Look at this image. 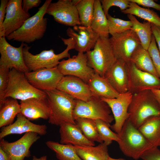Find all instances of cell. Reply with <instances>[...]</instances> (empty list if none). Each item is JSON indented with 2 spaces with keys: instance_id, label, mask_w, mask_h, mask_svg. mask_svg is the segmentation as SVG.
Segmentation results:
<instances>
[{
  "instance_id": "cell-1",
  "label": "cell",
  "mask_w": 160,
  "mask_h": 160,
  "mask_svg": "<svg viewBox=\"0 0 160 160\" xmlns=\"http://www.w3.org/2000/svg\"><path fill=\"white\" fill-rule=\"evenodd\" d=\"M44 91L47 95L50 111L48 122L59 126L65 122L76 124L73 116L76 99L57 89Z\"/></svg>"
},
{
  "instance_id": "cell-2",
  "label": "cell",
  "mask_w": 160,
  "mask_h": 160,
  "mask_svg": "<svg viewBox=\"0 0 160 160\" xmlns=\"http://www.w3.org/2000/svg\"><path fill=\"white\" fill-rule=\"evenodd\" d=\"M118 134L117 142L124 154L137 160L153 146L128 119Z\"/></svg>"
},
{
  "instance_id": "cell-3",
  "label": "cell",
  "mask_w": 160,
  "mask_h": 160,
  "mask_svg": "<svg viewBox=\"0 0 160 160\" xmlns=\"http://www.w3.org/2000/svg\"><path fill=\"white\" fill-rule=\"evenodd\" d=\"M52 1L46 0L34 15L28 19L18 30L8 36L7 39L25 44L41 39L46 31L47 23V19L44 16Z\"/></svg>"
},
{
  "instance_id": "cell-4",
  "label": "cell",
  "mask_w": 160,
  "mask_h": 160,
  "mask_svg": "<svg viewBox=\"0 0 160 160\" xmlns=\"http://www.w3.org/2000/svg\"><path fill=\"white\" fill-rule=\"evenodd\" d=\"M66 48L62 52L56 54L54 50H44L39 53L34 55L29 51L31 47L25 44L23 49V55L25 65L30 72L38 69L51 68L57 66L60 60L64 58L70 57V50L75 49V42L71 38H61Z\"/></svg>"
},
{
  "instance_id": "cell-5",
  "label": "cell",
  "mask_w": 160,
  "mask_h": 160,
  "mask_svg": "<svg viewBox=\"0 0 160 160\" xmlns=\"http://www.w3.org/2000/svg\"><path fill=\"white\" fill-rule=\"evenodd\" d=\"M128 119L137 129L148 118L160 116V106L150 90L133 94Z\"/></svg>"
},
{
  "instance_id": "cell-6",
  "label": "cell",
  "mask_w": 160,
  "mask_h": 160,
  "mask_svg": "<svg viewBox=\"0 0 160 160\" xmlns=\"http://www.w3.org/2000/svg\"><path fill=\"white\" fill-rule=\"evenodd\" d=\"M85 54L89 65L103 77L117 60L109 37L100 36L93 49Z\"/></svg>"
},
{
  "instance_id": "cell-7",
  "label": "cell",
  "mask_w": 160,
  "mask_h": 160,
  "mask_svg": "<svg viewBox=\"0 0 160 160\" xmlns=\"http://www.w3.org/2000/svg\"><path fill=\"white\" fill-rule=\"evenodd\" d=\"M10 97L24 100L33 98H47L43 91L33 86L27 80L25 73L12 68L10 70L8 87L4 98Z\"/></svg>"
},
{
  "instance_id": "cell-8",
  "label": "cell",
  "mask_w": 160,
  "mask_h": 160,
  "mask_svg": "<svg viewBox=\"0 0 160 160\" xmlns=\"http://www.w3.org/2000/svg\"><path fill=\"white\" fill-rule=\"evenodd\" d=\"M111 113L105 102L100 97L93 96L87 101L76 99L73 116L74 120L78 117H84L100 119L110 124L114 120Z\"/></svg>"
},
{
  "instance_id": "cell-9",
  "label": "cell",
  "mask_w": 160,
  "mask_h": 160,
  "mask_svg": "<svg viewBox=\"0 0 160 160\" xmlns=\"http://www.w3.org/2000/svg\"><path fill=\"white\" fill-rule=\"evenodd\" d=\"M128 91L132 94L146 90L160 89V79L138 69L132 63H126Z\"/></svg>"
},
{
  "instance_id": "cell-10",
  "label": "cell",
  "mask_w": 160,
  "mask_h": 160,
  "mask_svg": "<svg viewBox=\"0 0 160 160\" xmlns=\"http://www.w3.org/2000/svg\"><path fill=\"white\" fill-rule=\"evenodd\" d=\"M110 39L117 60L126 63L130 62L132 54L141 45L139 38L132 28L112 36Z\"/></svg>"
},
{
  "instance_id": "cell-11",
  "label": "cell",
  "mask_w": 160,
  "mask_h": 160,
  "mask_svg": "<svg viewBox=\"0 0 160 160\" xmlns=\"http://www.w3.org/2000/svg\"><path fill=\"white\" fill-rule=\"evenodd\" d=\"M57 67L64 76L77 77L87 84L95 73L89 65L86 54L83 52H78L76 55L66 60H63Z\"/></svg>"
},
{
  "instance_id": "cell-12",
  "label": "cell",
  "mask_w": 160,
  "mask_h": 160,
  "mask_svg": "<svg viewBox=\"0 0 160 160\" xmlns=\"http://www.w3.org/2000/svg\"><path fill=\"white\" fill-rule=\"evenodd\" d=\"M46 14L51 15L58 23L73 27L81 25L78 12L72 0H59L51 2Z\"/></svg>"
},
{
  "instance_id": "cell-13",
  "label": "cell",
  "mask_w": 160,
  "mask_h": 160,
  "mask_svg": "<svg viewBox=\"0 0 160 160\" xmlns=\"http://www.w3.org/2000/svg\"><path fill=\"white\" fill-rule=\"evenodd\" d=\"M22 0H9L7 7L5 17L0 30V38L7 37L20 28L30 17L22 7Z\"/></svg>"
},
{
  "instance_id": "cell-14",
  "label": "cell",
  "mask_w": 160,
  "mask_h": 160,
  "mask_svg": "<svg viewBox=\"0 0 160 160\" xmlns=\"http://www.w3.org/2000/svg\"><path fill=\"white\" fill-rule=\"evenodd\" d=\"M29 83L34 87L43 91L56 89L64 76L57 66L51 68H41L25 73Z\"/></svg>"
},
{
  "instance_id": "cell-15",
  "label": "cell",
  "mask_w": 160,
  "mask_h": 160,
  "mask_svg": "<svg viewBox=\"0 0 160 160\" xmlns=\"http://www.w3.org/2000/svg\"><path fill=\"white\" fill-rule=\"evenodd\" d=\"M25 43L22 42L19 47H15L9 43L5 37L0 38V66L10 69L15 68L25 73L30 72L25 63L23 49Z\"/></svg>"
},
{
  "instance_id": "cell-16",
  "label": "cell",
  "mask_w": 160,
  "mask_h": 160,
  "mask_svg": "<svg viewBox=\"0 0 160 160\" xmlns=\"http://www.w3.org/2000/svg\"><path fill=\"white\" fill-rule=\"evenodd\" d=\"M39 135L35 132H27L20 138L12 142H9L2 139L0 142V147L7 153L9 160H23L25 158L30 156V149L40 138Z\"/></svg>"
},
{
  "instance_id": "cell-17",
  "label": "cell",
  "mask_w": 160,
  "mask_h": 160,
  "mask_svg": "<svg viewBox=\"0 0 160 160\" xmlns=\"http://www.w3.org/2000/svg\"><path fill=\"white\" fill-rule=\"evenodd\" d=\"M132 95L131 93L128 91L120 94L118 97L115 98H100L108 104L113 114L115 123L110 128L117 133L120 132L129 118L128 109Z\"/></svg>"
},
{
  "instance_id": "cell-18",
  "label": "cell",
  "mask_w": 160,
  "mask_h": 160,
  "mask_svg": "<svg viewBox=\"0 0 160 160\" xmlns=\"http://www.w3.org/2000/svg\"><path fill=\"white\" fill-rule=\"evenodd\" d=\"M67 35L75 42V49L78 52H87L93 49L99 35L90 27L76 25L73 28H68Z\"/></svg>"
},
{
  "instance_id": "cell-19",
  "label": "cell",
  "mask_w": 160,
  "mask_h": 160,
  "mask_svg": "<svg viewBox=\"0 0 160 160\" xmlns=\"http://www.w3.org/2000/svg\"><path fill=\"white\" fill-rule=\"evenodd\" d=\"M56 89L76 99L84 101H88L93 96L88 84L79 78L73 76H63Z\"/></svg>"
},
{
  "instance_id": "cell-20",
  "label": "cell",
  "mask_w": 160,
  "mask_h": 160,
  "mask_svg": "<svg viewBox=\"0 0 160 160\" xmlns=\"http://www.w3.org/2000/svg\"><path fill=\"white\" fill-rule=\"evenodd\" d=\"M17 117L14 122L2 128L0 133V140L10 135L29 132H35L41 135L47 134V127L46 125L34 124L20 113L17 115Z\"/></svg>"
},
{
  "instance_id": "cell-21",
  "label": "cell",
  "mask_w": 160,
  "mask_h": 160,
  "mask_svg": "<svg viewBox=\"0 0 160 160\" xmlns=\"http://www.w3.org/2000/svg\"><path fill=\"white\" fill-rule=\"evenodd\" d=\"M20 113L30 121L48 119L50 111L47 98H33L20 101Z\"/></svg>"
},
{
  "instance_id": "cell-22",
  "label": "cell",
  "mask_w": 160,
  "mask_h": 160,
  "mask_svg": "<svg viewBox=\"0 0 160 160\" xmlns=\"http://www.w3.org/2000/svg\"><path fill=\"white\" fill-rule=\"evenodd\" d=\"M104 77L119 94L128 91V78L126 63L117 60Z\"/></svg>"
},
{
  "instance_id": "cell-23",
  "label": "cell",
  "mask_w": 160,
  "mask_h": 160,
  "mask_svg": "<svg viewBox=\"0 0 160 160\" xmlns=\"http://www.w3.org/2000/svg\"><path fill=\"white\" fill-rule=\"evenodd\" d=\"M59 126L60 143L74 146H95V143L88 140L76 124L65 122Z\"/></svg>"
},
{
  "instance_id": "cell-24",
  "label": "cell",
  "mask_w": 160,
  "mask_h": 160,
  "mask_svg": "<svg viewBox=\"0 0 160 160\" xmlns=\"http://www.w3.org/2000/svg\"><path fill=\"white\" fill-rule=\"evenodd\" d=\"M93 96L113 99L120 95L106 79L95 72L87 83Z\"/></svg>"
},
{
  "instance_id": "cell-25",
  "label": "cell",
  "mask_w": 160,
  "mask_h": 160,
  "mask_svg": "<svg viewBox=\"0 0 160 160\" xmlns=\"http://www.w3.org/2000/svg\"><path fill=\"white\" fill-rule=\"evenodd\" d=\"M147 140L153 146L160 144V116L148 118L138 129Z\"/></svg>"
},
{
  "instance_id": "cell-26",
  "label": "cell",
  "mask_w": 160,
  "mask_h": 160,
  "mask_svg": "<svg viewBox=\"0 0 160 160\" xmlns=\"http://www.w3.org/2000/svg\"><path fill=\"white\" fill-rule=\"evenodd\" d=\"M90 27L100 36L109 37L108 19L100 0L95 1L94 13Z\"/></svg>"
},
{
  "instance_id": "cell-27",
  "label": "cell",
  "mask_w": 160,
  "mask_h": 160,
  "mask_svg": "<svg viewBox=\"0 0 160 160\" xmlns=\"http://www.w3.org/2000/svg\"><path fill=\"white\" fill-rule=\"evenodd\" d=\"M130 62L134 63L139 69L159 78L148 50L143 48L141 45L134 51Z\"/></svg>"
},
{
  "instance_id": "cell-28",
  "label": "cell",
  "mask_w": 160,
  "mask_h": 160,
  "mask_svg": "<svg viewBox=\"0 0 160 160\" xmlns=\"http://www.w3.org/2000/svg\"><path fill=\"white\" fill-rule=\"evenodd\" d=\"M78 155L83 160H108V146L104 142L96 146H75Z\"/></svg>"
},
{
  "instance_id": "cell-29",
  "label": "cell",
  "mask_w": 160,
  "mask_h": 160,
  "mask_svg": "<svg viewBox=\"0 0 160 160\" xmlns=\"http://www.w3.org/2000/svg\"><path fill=\"white\" fill-rule=\"evenodd\" d=\"M20 113V105L17 100L10 97L7 98L0 105V127L13 123L16 116Z\"/></svg>"
},
{
  "instance_id": "cell-30",
  "label": "cell",
  "mask_w": 160,
  "mask_h": 160,
  "mask_svg": "<svg viewBox=\"0 0 160 160\" xmlns=\"http://www.w3.org/2000/svg\"><path fill=\"white\" fill-rule=\"evenodd\" d=\"M127 16L132 22V28L139 38L142 46L148 50L153 35L151 23L148 21L141 23L131 14H127Z\"/></svg>"
},
{
  "instance_id": "cell-31",
  "label": "cell",
  "mask_w": 160,
  "mask_h": 160,
  "mask_svg": "<svg viewBox=\"0 0 160 160\" xmlns=\"http://www.w3.org/2000/svg\"><path fill=\"white\" fill-rule=\"evenodd\" d=\"M45 143L49 148L55 152L59 160H83L77 154L74 145L52 141H48Z\"/></svg>"
},
{
  "instance_id": "cell-32",
  "label": "cell",
  "mask_w": 160,
  "mask_h": 160,
  "mask_svg": "<svg viewBox=\"0 0 160 160\" xmlns=\"http://www.w3.org/2000/svg\"><path fill=\"white\" fill-rule=\"evenodd\" d=\"M129 7L122 11L123 14H131L160 27V17L153 10L141 7L136 3L130 2Z\"/></svg>"
},
{
  "instance_id": "cell-33",
  "label": "cell",
  "mask_w": 160,
  "mask_h": 160,
  "mask_svg": "<svg viewBox=\"0 0 160 160\" xmlns=\"http://www.w3.org/2000/svg\"><path fill=\"white\" fill-rule=\"evenodd\" d=\"M76 124L85 137L90 141L102 143L95 120L87 118L78 117L75 119Z\"/></svg>"
},
{
  "instance_id": "cell-34",
  "label": "cell",
  "mask_w": 160,
  "mask_h": 160,
  "mask_svg": "<svg viewBox=\"0 0 160 160\" xmlns=\"http://www.w3.org/2000/svg\"><path fill=\"white\" fill-rule=\"evenodd\" d=\"M77 9L81 25L90 27L94 11L95 0H72Z\"/></svg>"
},
{
  "instance_id": "cell-35",
  "label": "cell",
  "mask_w": 160,
  "mask_h": 160,
  "mask_svg": "<svg viewBox=\"0 0 160 160\" xmlns=\"http://www.w3.org/2000/svg\"><path fill=\"white\" fill-rule=\"evenodd\" d=\"M95 121L100 138L103 142L108 146L113 141H118V134L111 129L110 124L100 119L95 120Z\"/></svg>"
},
{
  "instance_id": "cell-36",
  "label": "cell",
  "mask_w": 160,
  "mask_h": 160,
  "mask_svg": "<svg viewBox=\"0 0 160 160\" xmlns=\"http://www.w3.org/2000/svg\"><path fill=\"white\" fill-rule=\"evenodd\" d=\"M106 17L109 33L111 36L121 33L132 28V24L130 20H125L115 18L109 14Z\"/></svg>"
},
{
  "instance_id": "cell-37",
  "label": "cell",
  "mask_w": 160,
  "mask_h": 160,
  "mask_svg": "<svg viewBox=\"0 0 160 160\" xmlns=\"http://www.w3.org/2000/svg\"><path fill=\"white\" fill-rule=\"evenodd\" d=\"M10 70L8 68L0 66V105L7 99L4 98V95L9 82Z\"/></svg>"
},
{
  "instance_id": "cell-38",
  "label": "cell",
  "mask_w": 160,
  "mask_h": 160,
  "mask_svg": "<svg viewBox=\"0 0 160 160\" xmlns=\"http://www.w3.org/2000/svg\"><path fill=\"white\" fill-rule=\"evenodd\" d=\"M148 50L152 59L156 71L160 79V54L153 35Z\"/></svg>"
},
{
  "instance_id": "cell-39",
  "label": "cell",
  "mask_w": 160,
  "mask_h": 160,
  "mask_svg": "<svg viewBox=\"0 0 160 160\" xmlns=\"http://www.w3.org/2000/svg\"><path fill=\"white\" fill-rule=\"evenodd\" d=\"M103 10L106 16L112 7H119L121 11L128 8L130 6L129 0H100Z\"/></svg>"
},
{
  "instance_id": "cell-40",
  "label": "cell",
  "mask_w": 160,
  "mask_h": 160,
  "mask_svg": "<svg viewBox=\"0 0 160 160\" xmlns=\"http://www.w3.org/2000/svg\"><path fill=\"white\" fill-rule=\"evenodd\" d=\"M143 160H160V150L153 147L145 152L141 158Z\"/></svg>"
},
{
  "instance_id": "cell-41",
  "label": "cell",
  "mask_w": 160,
  "mask_h": 160,
  "mask_svg": "<svg viewBox=\"0 0 160 160\" xmlns=\"http://www.w3.org/2000/svg\"><path fill=\"white\" fill-rule=\"evenodd\" d=\"M130 2H133L139 5L144 7L152 8L160 11V4H158L153 0H129Z\"/></svg>"
},
{
  "instance_id": "cell-42",
  "label": "cell",
  "mask_w": 160,
  "mask_h": 160,
  "mask_svg": "<svg viewBox=\"0 0 160 160\" xmlns=\"http://www.w3.org/2000/svg\"><path fill=\"white\" fill-rule=\"evenodd\" d=\"M41 2L40 0H23L22 7L23 10L26 12L34 7H38Z\"/></svg>"
},
{
  "instance_id": "cell-43",
  "label": "cell",
  "mask_w": 160,
  "mask_h": 160,
  "mask_svg": "<svg viewBox=\"0 0 160 160\" xmlns=\"http://www.w3.org/2000/svg\"><path fill=\"white\" fill-rule=\"evenodd\" d=\"M9 0H1L0 7V30L2 28L5 17L7 7Z\"/></svg>"
},
{
  "instance_id": "cell-44",
  "label": "cell",
  "mask_w": 160,
  "mask_h": 160,
  "mask_svg": "<svg viewBox=\"0 0 160 160\" xmlns=\"http://www.w3.org/2000/svg\"><path fill=\"white\" fill-rule=\"evenodd\" d=\"M153 35L158 46L160 54V27L151 23Z\"/></svg>"
},
{
  "instance_id": "cell-45",
  "label": "cell",
  "mask_w": 160,
  "mask_h": 160,
  "mask_svg": "<svg viewBox=\"0 0 160 160\" xmlns=\"http://www.w3.org/2000/svg\"><path fill=\"white\" fill-rule=\"evenodd\" d=\"M153 95L160 106V89L151 90Z\"/></svg>"
},
{
  "instance_id": "cell-46",
  "label": "cell",
  "mask_w": 160,
  "mask_h": 160,
  "mask_svg": "<svg viewBox=\"0 0 160 160\" xmlns=\"http://www.w3.org/2000/svg\"><path fill=\"white\" fill-rule=\"evenodd\" d=\"M0 160H9L7 153L0 147Z\"/></svg>"
},
{
  "instance_id": "cell-47",
  "label": "cell",
  "mask_w": 160,
  "mask_h": 160,
  "mask_svg": "<svg viewBox=\"0 0 160 160\" xmlns=\"http://www.w3.org/2000/svg\"><path fill=\"white\" fill-rule=\"evenodd\" d=\"M32 160H47V156H43L40 158H37L35 156H33Z\"/></svg>"
},
{
  "instance_id": "cell-48",
  "label": "cell",
  "mask_w": 160,
  "mask_h": 160,
  "mask_svg": "<svg viewBox=\"0 0 160 160\" xmlns=\"http://www.w3.org/2000/svg\"><path fill=\"white\" fill-rule=\"evenodd\" d=\"M108 160H126L123 159H115L111 158L109 156H108Z\"/></svg>"
},
{
  "instance_id": "cell-49",
  "label": "cell",
  "mask_w": 160,
  "mask_h": 160,
  "mask_svg": "<svg viewBox=\"0 0 160 160\" xmlns=\"http://www.w3.org/2000/svg\"><path fill=\"white\" fill-rule=\"evenodd\" d=\"M159 146H160V145H159Z\"/></svg>"
}]
</instances>
